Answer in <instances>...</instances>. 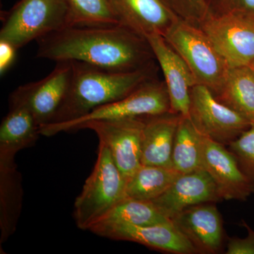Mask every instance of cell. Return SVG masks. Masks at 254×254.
Here are the masks:
<instances>
[{"instance_id":"30bf717a","label":"cell","mask_w":254,"mask_h":254,"mask_svg":"<svg viewBox=\"0 0 254 254\" xmlns=\"http://www.w3.org/2000/svg\"><path fill=\"white\" fill-rule=\"evenodd\" d=\"M144 118L115 120H93L79 125L91 129L110 150L126 181L141 166L142 132Z\"/></svg>"},{"instance_id":"8992f818","label":"cell","mask_w":254,"mask_h":254,"mask_svg":"<svg viewBox=\"0 0 254 254\" xmlns=\"http://www.w3.org/2000/svg\"><path fill=\"white\" fill-rule=\"evenodd\" d=\"M169 112H171V108L166 85L153 78L123 99L96 108L74 121L44 125L40 127V132L43 136H52L60 132L76 131L79 125L93 120L142 118Z\"/></svg>"},{"instance_id":"ac0fdd59","label":"cell","mask_w":254,"mask_h":254,"mask_svg":"<svg viewBox=\"0 0 254 254\" xmlns=\"http://www.w3.org/2000/svg\"><path fill=\"white\" fill-rule=\"evenodd\" d=\"M22 177L15 157L0 156V245L17 227L23 203Z\"/></svg>"},{"instance_id":"d6986e66","label":"cell","mask_w":254,"mask_h":254,"mask_svg":"<svg viewBox=\"0 0 254 254\" xmlns=\"http://www.w3.org/2000/svg\"><path fill=\"white\" fill-rule=\"evenodd\" d=\"M39 135V125L28 108L9 104V112L0 126V155L16 156L20 150L34 145Z\"/></svg>"},{"instance_id":"4316f807","label":"cell","mask_w":254,"mask_h":254,"mask_svg":"<svg viewBox=\"0 0 254 254\" xmlns=\"http://www.w3.org/2000/svg\"><path fill=\"white\" fill-rule=\"evenodd\" d=\"M241 225L247 230V236L245 238L234 237L229 239L225 254H254V230L245 220H242Z\"/></svg>"},{"instance_id":"5bb4252c","label":"cell","mask_w":254,"mask_h":254,"mask_svg":"<svg viewBox=\"0 0 254 254\" xmlns=\"http://www.w3.org/2000/svg\"><path fill=\"white\" fill-rule=\"evenodd\" d=\"M120 24L143 38L165 36L180 18L169 0H110Z\"/></svg>"},{"instance_id":"3957f363","label":"cell","mask_w":254,"mask_h":254,"mask_svg":"<svg viewBox=\"0 0 254 254\" xmlns=\"http://www.w3.org/2000/svg\"><path fill=\"white\" fill-rule=\"evenodd\" d=\"M99 143L94 168L74 203L73 217L82 230H91L127 196L126 180L106 145Z\"/></svg>"},{"instance_id":"f546056e","label":"cell","mask_w":254,"mask_h":254,"mask_svg":"<svg viewBox=\"0 0 254 254\" xmlns=\"http://www.w3.org/2000/svg\"><path fill=\"white\" fill-rule=\"evenodd\" d=\"M249 66H250L251 68H252V69L253 70L254 72V60H253V61L252 62V63H251L250 65H249Z\"/></svg>"},{"instance_id":"4fadbf2b","label":"cell","mask_w":254,"mask_h":254,"mask_svg":"<svg viewBox=\"0 0 254 254\" xmlns=\"http://www.w3.org/2000/svg\"><path fill=\"white\" fill-rule=\"evenodd\" d=\"M165 78L172 113L190 116V93L198 84L188 65L161 35L147 37Z\"/></svg>"},{"instance_id":"ffe728a7","label":"cell","mask_w":254,"mask_h":254,"mask_svg":"<svg viewBox=\"0 0 254 254\" xmlns=\"http://www.w3.org/2000/svg\"><path fill=\"white\" fill-rule=\"evenodd\" d=\"M215 96L254 123V72L250 66L230 67L221 90Z\"/></svg>"},{"instance_id":"277c9868","label":"cell","mask_w":254,"mask_h":254,"mask_svg":"<svg viewBox=\"0 0 254 254\" xmlns=\"http://www.w3.org/2000/svg\"><path fill=\"white\" fill-rule=\"evenodd\" d=\"M164 38L185 60L197 83L206 86L214 95L218 94L230 66L204 31L180 18Z\"/></svg>"},{"instance_id":"83f0119b","label":"cell","mask_w":254,"mask_h":254,"mask_svg":"<svg viewBox=\"0 0 254 254\" xmlns=\"http://www.w3.org/2000/svg\"><path fill=\"white\" fill-rule=\"evenodd\" d=\"M9 42L0 40V73L3 76L14 65L16 58V51Z\"/></svg>"},{"instance_id":"2e32d148","label":"cell","mask_w":254,"mask_h":254,"mask_svg":"<svg viewBox=\"0 0 254 254\" xmlns=\"http://www.w3.org/2000/svg\"><path fill=\"white\" fill-rule=\"evenodd\" d=\"M171 220L197 254L220 253L224 239L223 223L218 209L213 203L189 207Z\"/></svg>"},{"instance_id":"ba28073f","label":"cell","mask_w":254,"mask_h":254,"mask_svg":"<svg viewBox=\"0 0 254 254\" xmlns=\"http://www.w3.org/2000/svg\"><path fill=\"white\" fill-rule=\"evenodd\" d=\"M199 27L230 67L249 66L254 60V19L235 11L209 14Z\"/></svg>"},{"instance_id":"5b68a950","label":"cell","mask_w":254,"mask_h":254,"mask_svg":"<svg viewBox=\"0 0 254 254\" xmlns=\"http://www.w3.org/2000/svg\"><path fill=\"white\" fill-rule=\"evenodd\" d=\"M0 40L19 49L30 42L69 27L66 0H19L1 14Z\"/></svg>"},{"instance_id":"7402d4cb","label":"cell","mask_w":254,"mask_h":254,"mask_svg":"<svg viewBox=\"0 0 254 254\" xmlns=\"http://www.w3.org/2000/svg\"><path fill=\"white\" fill-rule=\"evenodd\" d=\"M180 175L172 167L141 165L127 180V195L152 201L165 193Z\"/></svg>"},{"instance_id":"52a82bcc","label":"cell","mask_w":254,"mask_h":254,"mask_svg":"<svg viewBox=\"0 0 254 254\" xmlns=\"http://www.w3.org/2000/svg\"><path fill=\"white\" fill-rule=\"evenodd\" d=\"M189 118L202 136L225 145H230L252 125L201 84L190 90Z\"/></svg>"},{"instance_id":"9a60e30c","label":"cell","mask_w":254,"mask_h":254,"mask_svg":"<svg viewBox=\"0 0 254 254\" xmlns=\"http://www.w3.org/2000/svg\"><path fill=\"white\" fill-rule=\"evenodd\" d=\"M220 200H222L215 182L203 169L193 173L180 174L165 193L151 202L171 220L189 207Z\"/></svg>"},{"instance_id":"7a4b0ae2","label":"cell","mask_w":254,"mask_h":254,"mask_svg":"<svg viewBox=\"0 0 254 254\" xmlns=\"http://www.w3.org/2000/svg\"><path fill=\"white\" fill-rule=\"evenodd\" d=\"M71 62L73 74L69 89L49 125L77 120L96 108L123 99L155 78L153 65L136 71L117 72L81 62Z\"/></svg>"},{"instance_id":"d4e9b609","label":"cell","mask_w":254,"mask_h":254,"mask_svg":"<svg viewBox=\"0 0 254 254\" xmlns=\"http://www.w3.org/2000/svg\"><path fill=\"white\" fill-rule=\"evenodd\" d=\"M241 169L254 186V123L229 145Z\"/></svg>"},{"instance_id":"cb8c5ba5","label":"cell","mask_w":254,"mask_h":254,"mask_svg":"<svg viewBox=\"0 0 254 254\" xmlns=\"http://www.w3.org/2000/svg\"><path fill=\"white\" fill-rule=\"evenodd\" d=\"M66 1L69 11L70 26L120 24L110 0H66Z\"/></svg>"},{"instance_id":"8fae6325","label":"cell","mask_w":254,"mask_h":254,"mask_svg":"<svg viewBox=\"0 0 254 254\" xmlns=\"http://www.w3.org/2000/svg\"><path fill=\"white\" fill-rule=\"evenodd\" d=\"M89 231L110 240L136 242L166 253L197 254L193 245L173 222L147 226L100 222L92 227Z\"/></svg>"},{"instance_id":"603a6c76","label":"cell","mask_w":254,"mask_h":254,"mask_svg":"<svg viewBox=\"0 0 254 254\" xmlns=\"http://www.w3.org/2000/svg\"><path fill=\"white\" fill-rule=\"evenodd\" d=\"M170 222L172 220L166 218L151 201L127 196L117 203L98 223L107 222L147 226Z\"/></svg>"},{"instance_id":"f1b7e54d","label":"cell","mask_w":254,"mask_h":254,"mask_svg":"<svg viewBox=\"0 0 254 254\" xmlns=\"http://www.w3.org/2000/svg\"><path fill=\"white\" fill-rule=\"evenodd\" d=\"M232 10L254 19V0H234V8Z\"/></svg>"},{"instance_id":"7c38bea8","label":"cell","mask_w":254,"mask_h":254,"mask_svg":"<svg viewBox=\"0 0 254 254\" xmlns=\"http://www.w3.org/2000/svg\"><path fill=\"white\" fill-rule=\"evenodd\" d=\"M203 169L212 177L222 200L246 201L254 193L235 154L225 145L203 136Z\"/></svg>"},{"instance_id":"484cf974","label":"cell","mask_w":254,"mask_h":254,"mask_svg":"<svg viewBox=\"0 0 254 254\" xmlns=\"http://www.w3.org/2000/svg\"><path fill=\"white\" fill-rule=\"evenodd\" d=\"M179 17L199 26L210 14L206 0H169Z\"/></svg>"},{"instance_id":"e0dca14e","label":"cell","mask_w":254,"mask_h":254,"mask_svg":"<svg viewBox=\"0 0 254 254\" xmlns=\"http://www.w3.org/2000/svg\"><path fill=\"white\" fill-rule=\"evenodd\" d=\"M180 119V115L172 112L145 117L142 165L172 167V151Z\"/></svg>"},{"instance_id":"9c48e42d","label":"cell","mask_w":254,"mask_h":254,"mask_svg":"<svg viewBox=\"0 0 254 254\" xmlns=\"http://www.w3.org/2000/svg\"><path fill=\"white\" fill-rule=\"evenodd\" d=\"M56 63L54 69L46 77L20 86L10 95L9 104L26 106L40 127L53 123L71 84L72 62Z\"/></svg>"},{"instance_id":"6da1fadb","label":"cell","mask_w":254,"mask_h":254,"mask_svg":"<svg viewBox=\"0 0 254 254\" xmlns=\"http://www.w3.org/2000/svg\"><path fill=\"white\" fill-rule=\"evenodd\" d=\"M36 42L37 58L81 62L117 72L152 66L155 58L146 38L121 24L70 26Z\"/></svg>"},{"instance_id":"44dd1931","label":"cell","mask_w":254,"mask_h":254,"mask_svg":"<svg viewBox=\"0 0 254 254\" xmlns=\"http://www.w3.org/2000/svg\"><path fill=\"white\" fill-rule=\"evenodd\" d=\"M172 167L180 174L203 170V136L190 118L180 116L173 151Z\"/></svg>"}]
</instances>
